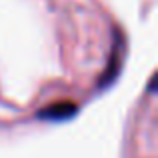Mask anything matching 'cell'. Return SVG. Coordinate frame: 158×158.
Returning <instances> with one entry per match:
<instances>
[{"label":"cell","mask_w":158,"mask_h":158,"mask_svg":"<svg viewBox=\"0 0 158 158\" xmlns=\"http://www.w3.org/2000/svg\"><path fill=\"white\" fill-rule=\"evenodd\" d=\"M78 106L74 102H56L50 104L48 108L38 112L40 120H50V122H62V120H70L72 116H76Z\"/></svg>","instance_id":"obj_1"},{"label":"cell","mask_w":158,"mask_h":158,"mask_svg":"<svg viewBox=\"0 0 158 158\" xmlns=\"http://www.w3.org/2000/svg\"><path fill=\"white\" fill-rule=\"evenodd\" d=\"M120 50H122V40H120V34H116V42H114V52H112L110 60H108V68L102 72V78H100V88H104L108 86L112 80L116 78V74H118L120 70Z\"/></svg>","instance_id":"obj_2"}]
</instances>
